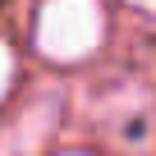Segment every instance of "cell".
<instances>
[{
	"label": "cell",
	"instance_id": "cell-1",
	"mask_svg": "<svg viewBox=\"0 0 156 156\" xmlns=\"http://www.w3.org/2000/svg\"><path fill=\"white\" fill-rule=\"evenodd\" d=\"M32 41L46 60L78 64L106 41V14H101V5H87V0H51L37 14Z\"/></svg>",
	"mask_w": 156,
	"mask_h": 156
},
{
	"label": "cell",
	"instance_id": "cell-2",
	"mask_svg": "<svg viewBox=\"0 0 156 156\" xmlns=\"http://www.w3.org/2000/svg\"><path fill=\"white\" fill-rule=\"evenodd\" d=\"M14 87V51L0 41V101H5V92Z\"/></svg>",
	"mask_w": 156,
	"mask_h": 156
},
{
	"label": "cell",
	"instance_id": "cell-3",
	"mask_svg": "<svg viewBox=\"0 0 156 156\" xmlns=\"http://www.w3.org/2000/svg\"><path fill=\"white\" fill-rule=\"evenodd\" d=\"M64 156H87V151H64Z\"/></svg>",
	"mask_w": 156,
	"mask_h": 156
}]
</instances>
